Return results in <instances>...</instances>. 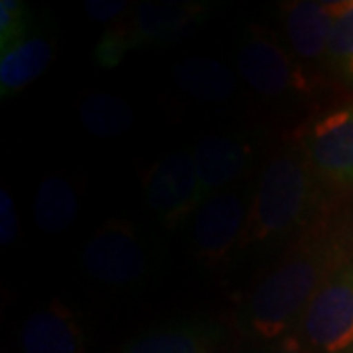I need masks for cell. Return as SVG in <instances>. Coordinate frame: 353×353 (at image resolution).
<instances>
[{
  "instance_id": "7c38bea8",
  "label": "cell",
  "mask_w": 353,
  "mask_h": 353,
  "mask_svg": "<svg viewBox=\"0 0 353 353\" xmlns=\"http://www.w3.org/2000/svg\"><path fill=\"white\" fill-rule=\"evenodd\" d=\"M252 141L232 136H206L192 152L194 167L201 181L202 201H208L218 190L236 183L253 163Z\"/></svg>"
},
{
  "instance_id": "30bf717a",
  "label": "cell",
  "mask_w": 353,
  "mask_h": 353,
  "mask_svg": "<svg viewBox=\"0 0 353 353\" xmlns=\"http://www.w3.org/2000/svg\"><path fill=\"white\" fill-rule=\"evenodd\" d=\"M281 6L287 48L296 57V61L312 75V69L326 65L336 18V2L292 0Z\"/></svg>"
},
{
  "instance_id": "d6986e66",
  "label": "cell",
  "mask_w": 353,
  "mask_h": 353,
  "mask_svg": "<svg viewBox=\"0 0 353 353\" xmlns=\"http://www.w3.org/2000/svg\"><path fill=\"white\" fill-rule=\"evenodd\" d=\"M32 12L20 0L0 2V53L12 50L30 36Z\"/></svg>"
},
{
  "instance_id": "9a60e30c",
  "label": "cell",
  "mask_w": 353,
  "mask_h": 353,
  "mask_svg": "<svg viewBox=\"0 0 353 353\" xmlns=\"http://www.w3.org/2000/svg\"><path fill=\"white\" fill-rule=\"evenodd\" d=\"M176 87L201 102H224L236 90V77L226 65L206 55H189L175 69Z\"/></svg>"
},
{
  "instance_id": "3957f363",
  "label": "cell",
  "mask_w": 353,
  "mask_h": 353,
  "mask_svg": "<svg viewBox=\"0 0 353 353\" xmlns=\"http://www.w3.org/2000/svg\"><path fill=\"white\" fill-rule=\"evenodd\" d=\"M212 14L210 2L201 0H159L141 2L126 18L110 26L99 39L94 61L112 69L134 50L169 46L185 39Z\"/></svg>"
},
{
  "instance_id": "8fae6325",
  "label": "cell",
  "mask_w": 353,
  "mask_h": 353,
  "mask_svg": "<svg viewBox=\"0 0 353 353\" xmlns=\"http://www.w3.org/2000/svg\"><path fill=\"white\" fill-rule=\"evenodd\" d=\"M20 347L22 353H87V336L75 310L53 299L26 320Z\"/></svg>"
},
{
  "instance_id": "7402d4cb",
  "label": "cell",
  "mask_w": 353,
  "mask_h": 353,
  "mask_svg": "<svg viewBox=\"0 0 353 353\" xmlns=\"http://www.w3.org/2000/svg\"><path fill=\"white\" fill-rule=\"evenodd\" d=\"M350 353H353V347H352V352H350Z\"/></svg>"
},
{
  "instance_id": "8992f818",
  "label": "cell",
  "mask_w": 353,
  "mask_h": 353,
  "mask_svg": "<svg viewBox=\"0 0 353 353\" xmlns=\"http://www.w3.org/2000/svg\"><path fill=\"white\" fill-rule=\"evenodd\" d=\"M81 259L90 279L106 287H128L150 275L155 255L134 222L110 218L90 236Z\"/></svg>"
},
{
  "instance_id": "ffe728a7",
  "label": "cell",
  "mask_w": 353,
  "mask_h": 353,
  "mask_svg": "<svg viewBox=\"0 0 353 353\" xmlns=\"http://www.w3.org/2000/svg\"><path fill=\"white\" fill-rule=\"evenodd\" d=\"M132 2L128 0H87L85 12L99 24H106L108 28L120 22L130 14Z\"/></svg>"
},
{
  "instance_id": "5bb4252c",
  "label": "cell",
  "mask_w": 353,
  "mask_h": 353,
  "mask_svg": "<svg viewBox=\"0 0 353 353\" xmlns=\"http://www.w3.org/2000/svg\"><path fill=\"white\" fill-rule=\"evenodd\" d=\"M53 57L55 39L39 32L0 53V97L8 99L30 87L48 71Z\"/></svg>"
},
{
  "instance_id": "9c48e42d",
  "label": "cell",
  "mask_w": 353,
  "mask_h": 353,
  "mask_svg": "<svg viewBox=\"0 0 353 353\" xmlns=\"http://www.w3.org/2000/svg\"><path fill=\"white\" fill-rule=\"evenodd\" d=\"M143 190L152 212L167 230L187 222L204 202L194 159L187 152L169 153L159 159L143 179Z\"/></svg>"
},
{
  "instance_id": "ac0fdd59",
  "label": "cell",
  "mask_w": 353,
  "mask_h": 353,
  "mask_svg": "<svg viewBox=\"0 0 353 353\" xmlns=\"http://www.w3.org/2000/svg\"><path fill=\"white\" fill-rule=\"evenodd\" d=\"M326 67L340 83L353 87V0L336 2Z\"/></svg>"
},
{
  "instance_id": "4fadbf2b",
  "label": "cell",
  "mask_w": 353,
  "mask_h": 353,
  "mask_svg": "<svg viewBox=\"0 0 353 353\" xmlns=\"http://www.w3.org/2000/svg\"><path fill=\"white\" fill-rule=\"evenodd\" d=\"M222 336V328L210 320H181L141 334L122 353H216Z\"/></svg>"
},
{
  "instance_id": "6da1fadb",
  "label": "cell",
  "mask_w": 353,
  "mask_h": 353,
  "mask_svg": "<svg viewBox=\"0 0 353 353\" xmlns=\"http://www.w3.org/2000/svg\"><path fill=\"white\" fill-rule=\"evenodd\" d=\"M350 259H353V228L330 204L290 241L253 289L241 310L243 332L253 341L277 350L316 292Z\"/></svg>"
},
{
  "instance_id": "277c9868",
  "label": "cell",
  "mask_w": 353,
  "mask_h": 353,
  "mask_svg": "<svg viewBox=\"0 0 353 353\" xmlns=\"http://www.w3.org/2000/svg\"><path fill=\"white\" fill-rule=\"evenodd\" d=\"M353 347V259L324 283L277 353H350Z\"/></svg>"
},
{
  "instance_id": "2e32d148",
  "label": "cell",
  "mask_w": 353,
  "mask_h": 353,
  "mask_svg": "<svg viewBox=\"0 0 353 353\" xmlns=\"http://www.w3.org/2000/svg\"><path fill=\"white\" fill-rule=\"evenodd\" d=\"M79 196L63 176H48L36 192L34 220L46 234H61L75 224Z\"/></svg>"
},
{
  "instance_id": "52a82bcc",
  "label": "cell",
  "mask_w": 353,
  "mask_h": 353,
  "mask_svg": "<svg viewBox=\"0 0 353 353\" xmlns=\"http://www.w3.org/2000/svg\"><path fill=\"white\" fill-rule=\"evenodd\" d=\"M250 190H226L202 202L192 222V245L206 269H224L240 252L250 206Z\"/></svg>"
},
{
  "instance_id": "44dd1931",
  "label": "cell",
  "mask_w": 353,
  "mask_h": 353,
  "mask_svg": "<svg viewBox=\"0 0 353 353\" xmlns=\"http://www.w3.org/2000/svg\"><path fill=\"white\" fill-rule=\"evenodd\" d=\"M20 234V222H18V210L14 204L12 194L6 187L0 190V243L4 248L14 245V241Z\"/></svg>"
},
{
  "instance_id": "5b68a950",
  "label": "cell",
  "mask_w": 353,
  "mask_h": 353,
  "mask_svg": "<svg viewBox=\"0 0 353 353\" xmlns=\"http://www.w3.org/2000/svg\"><path fill=\"white\" fill-rule=\"evenodd\" d=\"M245 83L265 101H304L312 97L316 79L267 28L252 26L238 50Z\"/></svg>"
},
{
  "instance_id": "e0dca14e",
  "label": "cell",
  "mask_w": 353,
  "mask_h": 353,
  "mask_svg": "<svg viewBox=\"0 0 353 353\" xmlns=\"http://www.w3.org/2000/svg\"><path fill=\"white\" fill-rule=\"evenodd\" d=\"M81 122L94 138H116L134 124V110L126 102L108 92L88 94L79 108Z\"/></svg>"
},
{
  "instance_id": "ba28073f",
  "label": "cell",
  "mask_w": 353,
  "mask_h": 353,
  "mask_svg": "<svg viewBox=\"0 0 353 353\" xmlns=\"http://www.w3.org/2000/svg\"><path fill=\"white\" fill-rule=\"evenodd\" d=\"M296 139L322 183L353 189V102L318 116Z\"/></svg>"
},
{
  "instance_id": "7a4b0ae2",
  "label": "cell",
  "mask_w": 353,
  "mask_h": 353,
  "mask_svg": "<svg viewBox=\"0 0 353 353\" xmlns=\"http://www.w3.org/2000/svg\"><path fill=\"white\" fill-rule=\"evenodd\" d=\"M322 185L301 141L283 145L259 176L238 255L273 253L299 238L330 206Z\"/></svg>"
}]
</instances>
